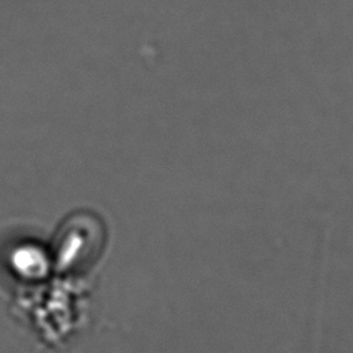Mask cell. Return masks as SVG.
<instances>
[{
  "label": "cell",
  "mask_w": 353,
  "mask_h": 353,
  "mask_svg": "<svg viewBox=\"0 0 353 353\" xmlns=\"http://www.w3.org/2000/svg\"><path fill=\"white\" fill-rule=\"evenodd\" d=\"M12 270L22 279H41L48 273L50 262L46 252L33 244L18 245L10 255Z\"/></svg>",
  "instance_id": "obj_1"
}]
</instances>
